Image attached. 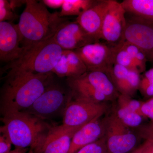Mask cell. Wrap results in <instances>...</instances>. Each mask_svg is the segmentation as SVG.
<instances>
[{
    "mask_svg": "<svg viewBox=\"0 0 153 153\" xmlns=\"http://www.w3.org/2000/svg\"><path fill=\"white\" fill-rule=\"evenodd\" d=\"M101 118L94 120L75 132L68 153H76L82 148L97 141L105 136L104 118Z\"/></svg>",
    "mask_w": 153,
    "mask_h": 153,
    "instance_id": "15",
    "label": "cell"
},
{
    "mask_svg": "<svg viewBox=\"0 0 153 153\" xmlns=\"http://www.w3.org/2000/svg\"><path fill=\"white\" fill-rule=\"evenodd\" d=\"M76 153H108L105 137L82 148Z\"/></svg>",
    "mask_w": 153,
    "mask_h": 153,
    "instance_id": "26",
    "label": "cell"
},
{
    "mask_svg": "<svg viewBox=\"0 0 153 153\" xmlns=\"http://www.w3.org/2000/svg\"><path fill=\"white\" fill-rule=\"evenodd\" d=\"M141 110L143 117L149 118L153 121V97L143 102Z\"/></svg>",
    "mask_w": 153,
    "mask_h": 153,
    "instance_id": "31",
    "label": "cell"
},
{
    "mask_svg": "<svg viewBox=\"0 0 153 153\" xmlns=\"http://www.w3.org/2000/svg\"><path fill=\"white\" fill-rule=\"evenodd\" d=\"M112 113L130 128H136L142 124L143 117L120 106L117 103L113 108Z\"/></svg>",
    "mask_w": 153,
    "mask_h": 153,
    "instance_id": "22",
    "label": "cell"
},
{
    "mask_svg": "<svg viewBox=\"0 0 153 153\" xmlns=\"http://www.w3.org/2000/svg\"><path fill=\"white\" fill-rule=\"evenodd\" d=\"M28 153H34V152H33V150L31 149H30V151L28 152Z\"/></svg>",
    "mask_w": 153,
    "mask_h": 153,
    "instance_id": "38",
    "label": "cell"
},
{
    "mask_svg": "<svg viewBox=\"0 0 153 153\" xmlns=\"http://www.w3.org/2000/svg\"><path fill=\"white\" fill-rule=\"evenodd\" d=\"M24 48L21 57L8 63L6 70L17 68L36 74L52 73L63 51L53 38Z\"/></svg>",
    "mask_w": 153,
    "mask_h": 153,
    "instance_id": "4",
    "label": "cell"
},
{
    "mask_svg": "<svg viewBox=\"0 0 153 153\" xmlns=\"http://www.w3.org/2000/svg\"><path fill=\"white\" fill-rule=\"evenodd\" d=\"M18 17V15L11 8L9 1L0 0V22H12Z\"/></svg>",
    "mask_w": 153,
    "mask_h": 153,
    "instance_id": "27",
    "label": "cell"
},
{
    "mask_svg": "<svg viewBox=\"0 0 153 153\" xmlns=\"http://www.w3.org/2000/svg\"><path fill=\"white\" fill-rule=\"evenodd\" d=\"M79 76L103 94L110 101L117 100L120 94L114 83L110 71H87Z\"/></svg>",
    "mask_w": 153,
    "mask_h": 153,
    "instance_id": "18",
    "label": "cell"
},
{
    "mask_svg": "<svg viewBox=\"0 0 153 153\" xmlns=\"http://www.w3.org/2000/svg\"><path fill=\"white\" fill-rule=\"evenodd\" d=\"M52 74H36L17 68L9 69L1 90L2 116L29 108L52 84Z\"/></svg>",
    "mask_w": 153,
    "mask_h": 153,
    "instance_id": "1",
    "label": "cell"
},
{
    "mask_svg": "<svg viewBox=\"0 0 153 153\" xmlns=\"http://www.w3.org/2000/svg\"><path fill=\"white\" fill-rule=\"evenodd\" d=\"M137 135L145 140L153 142V121L135 128Z\"/></svg>",
    "mask_w": 153,
    "mask_h": 153,
    "instance_id": "28",
    "label": "cell"
},
{
    "mask_svg": "<svg viewBox=\"0 0 153 153\" xmlns=\"http://www.w3.org/2000/svg\"><path fill=\"white\" fill-rule=\"evenodd\" d=\"M30 149L29 148L16 147L8 153H28Z\"/></svg>",
    "mask_w": 153,
    "mask_h": 153,
    "instance_id": "35",
    "label": "cell"
},
{
    "mask_svg": "<svg viewBox=\"0 0 153 153\" xmlns=\"http://www.w3.org/2000/svg\"><path fill=\"white\" fill-rule=\"evenodd\" d=\"M109 0L95 1L93 5L76 18V22L85 32L99 42Z\"/></svg>",
    "mask_w": 153,
    "mask_h": 153,
    "instance_id": "14",
    "label": "cell"
},
{
    "mask_svg": "<svg viewBox=\"0 0 153 153\" xmlns=\"http://www.w3.org/2000/svg\"><path fill=\"white\" fill-rule=\"evenodd\" d=\"M18 23L21 46L27 48L53 38L66 19L51 13L42 1L27 0Z\"/></svg>",
    "mask_w": 153,
    "mask_h": 153,
    "instance_id": "2",
    "label": "cell"
},
{
    "mask_svg": "<svg viewBox=\"0 0 153 153\" xmlns=\"http://www.w3.org/2000/svg\"><path fill=\"white\" fill-rule=\"evenodd\" d=\"M126 22L123 42L137 46L153 60V24L132 16Z\"/></svg>",
    "mask_w": 153,
    "mask_h": 153,
    "instance_id": "10",
    "label": "cell"
},
{
    "mask_svg": "<svg viewBox=\"0 0 153 153\" xmlns=\"http://www.w3.org/2000/svg\"><path fill=\"white\" fill-rule=\"evenodd\" d=\"M139 89L145 97H153V79L143 77L141 79Z\"/></svg>",
    "mask_w": 153,
    "mask_h": 153,
    "instance_id": "29",
    "label": "cell"
},
{
    "mask_svg": "<svg viewBox=\"0 0 153 153\" xmlns=\"http://www.w3.org/2000/svg\"><path fill=\"white\" fill-rule=\"evenodd\" d=\"M74 51L82 60L87 71H110L114 63L115 46L97 42L87 44Z\"/></svg>",
    "mask_w": 153,
    "mask_h": 153,
    "instance_id": "8",
    "label": "cell"
},
{
    "mask_svg": "<svg viewBox=\"0 0 153 153\" xmlns=\"http://www.w3.org/2000/svg\"><path fill=\"white\" fill-rule=\"evenodd\" d=\"M18 24L0 22V60L10 63L19 59L24 51L21 46Z\"/></svg>",
    "mask_w": 153,
    "mask_h": 153,
    "instance_id": "13",
    "label": "cell"
},
{
    "mask_svg": "<svg viewBox=\"0 0 153 153\" xmlns=\"http://www.w3.org/2000/svg\"><path fill=\"white\" fill-rule=\"evenodd\" d=\"M73 100L100 103L110 101L103 94L79 76L66 79Z\"/></svg>",
    "mask_w": 153,
    "mask_h": 153,
    "instance_id": "16",
    "label": "cell"
},
{
    "mask_svg": "<svg viewBox=\"0 0 153 153\" xmlns=\"http://www.w3.org/2000/svg\"><path fill=\"white\" fill-rule=\"evenodd\" d=\"M103 118L108 153H127L134 150L138 138L130 128L122 123L113 114Z\"/></svg>",
    "mask_w": 153,
    "mask_h": 153,
    "instance_id": "6",
    "label": "cell"
},
{
    "mask_svg": "<svg viewBox=\"0 0 153 153\" xmlns=\"http://www.w3.org/2000/svg\"><path fill=\"white\" fill-rule=\"evenodd\" d=\"M42 2L44 4L52 9H57L62 7L64 0H44Z\"/></svg>",
    "mask_w": 153,
    "mask_h": 153,
    "instance_id": "32",
    "label": "cell"
},
{
    "mask_svg": "<svg viewBox=\"0 0 153 153\" xmlns=\"http://www.w3.org/2000/svg\"><path fill=\"white\" fill-rule=\"evenodd\" d=\"M141 78L138 71L129 70L128 74L113 80L120 94L133 96L139 89Z\"/></svg>",
    "mask_w": 153,
    "mask_h": 153,
    "instance_id": "20",
    "label": "cell"
},
{
    "mask_svg": "<svg viewBox=\"0 0 153 153\" xmlns=\"http://www.w3.org/2000/svg\"><path fill=\"white\" fill-rule=\"evenodd\" d=\"M27 0L22 1V0H12L9 1L10 5L13 11H15V10L17 8L19 7L23 4H26Z\"/></svg>",
    "mask_w": 153,
    "mask_h": 153,
    "instance_id": "34",
    "label": "cell"
},
{
    "mask_svg": "<svg viewBox=\"0 0 153 153\" xmlns=\"http://www.w3.org/2000/svg\"><path fill=\"white\" fill-rule=\"evenodd\" d=\"M83 126H52L43 142L33 151L34 153H68L74 134Z\"/></svg>",
    "mask_w": 153,
    "mask_h": 153,
    "instance_id": "12",
    "label": "cell"
},
{
    "mask_svg": "<svg viewBox=\"0 0 153 153\" xmlns=\"http://www.w3.org/2000/svg\"><path fill=\"white\" fill-rule=\"evenodd\" d=\"M121 43L115 46L114 63L123 66L129 70L138 71L140 73L131 56L123 47Z\"/></svg>",
    "mask_w": 153,
    "mask_h": 153,
    "instance_id": "24",
    "label": "cell"
},
{
    "mask_svg": "<svg viewBox=\"0 0 153 153\" xmlns=\"http://www.w3.org/2000/svg\"><path fill=\"white\" fill-rule=\"evenodd\" d=\"M121 44L131 56L140 73L144 72L146 70V64L148 60L145 53L133 44L126 42H122Z\"/></svg>",
    "mask_w": 153,
    "mask_h": 153,
    "instance_id": "23",
    "label": "cell"
},
{
    "mask_svg": "<svg viewBox=\"0 0 153 153\" xmlns=\"http://www.w3.org/2000/svg\"><path fill=\"white\" fill-rule=\"evenodd\" d=\"M120 3L132 17L153 24V0H123Z\"/></svg>",
    "mask_w": 153,
    "mask_h": 153,
    "instance_id": "19",
    "label": "cell"
},
{
    "mask_svg": "<svg viewBox=\"0 0 153 153\" xmlns=\"http://www.w3.org/2000/svg\"><path fill=\"white\" fill-rule=\"evenodd\" d=\"M53 38L63 50L71 51H74L87 44L97 42L76 22L66 21L63 23Z\"/></svg>",
    "mask_w": 153,
    "mask_h": 153,
    "instance_id": "11",
    "label": "cell"
},
{
    "mask_svg": "<svg viewBox=\"0 0 153 153\" xmlns=\"http://www.w3.org/2000/svg\"><path fill=\"white\" fill-rule=\"evenodd\" d=\"M126 13L120 3L109 0L102 25V39L111 46H117L123 42L127 24Z\"/></svg>",
    "mask_w": 153,
    "mask_h": 153,
    "instance_id": "9",
    "label": "cell"
},
{
    "mask_svg": "<svg viewBox=\"0 0 153 153\" xmlns=\"http://www.w3.org/2000/svg\"><path fill=\"white\" fill-rule=\"evenodd\" d=\"M0 130L8 136L16 147L35 150L43 142L52 126L45 120L24 111L3 116Z\"/></svg>",
    "mask_w": 153,
    "mask_h": 153,
    "instance_id": "3",
    "label": "cell"
},
{
    "mask_svg": "<svg viewBox=\"0 0 153 153\" xmlns=\"http://www.w3.org/2000/svg\"><path fill=\"white\" fill-rule=\"evenodd\" d=\"M108 109L107 102L95 103L72 100L63 112V125L71 127L85 125L102 117Z\"/></svg>",
    "mask_w": 153,
    "mask_h": 153,
    "instance_id": "7",
    "label": "cell"
},
{
    "mask_svg": "<svg viewBox=\"0 0 153 153\" xmlns=\"http://www.w3.org/2000/svg\"><path fill=\"white\" fill-rule=\"evenodd\" d=\"M0 153H8L11 151L12 142L7 133L0 130Z\"/></svg>",
    "mask_w": 153,
    "mask_h": 153,
    "instance_id": "30",
    "label": "cell"
},
{
    "mask_svg": "<svg viewBox=\"0 0 153 153\" xmlns=\"http://www.w3.org/2000/svg\"><path fill=\"white\" fill-rule=\"evenodd\" d=\"M87 71V68L76 52L63 50L52 72L59 77L68 78L81 76Z\"/></svg>",
    "mask_w": 153,
    "mask_h": 153,
    "instance_id": "17",
    "label": "cell"
},
{
    "mask_svg": "<svg viewBox=\"0 0 153 153\" xmlns=\"http://www.w3.org/2000/svg\"><path fill=\"white\" fill-rule=\"evenodd\" d=\"M141 149L142 146L141 145V146H140L136 148L133 151H132L131 152L129 153H141Z\"/></svg>",
    "mask_w": 153,
    "mask_h": 153,
    "instance_id": "37",
    "label": "cell"
},
{
    "mask_svg": "<svg viewBox=\"0 0 153 153\" xmlns=\"http://www.w3.org/2000/svg\"><path fill=\"white\" fill-rule=\"evenodd\" d=\"M94 1L92 0H64L59 16L61 18L68 16H79L93 5Z\"/></svg>",
    "mask_w": 153,
    "mask_h": 153,
    "instance_id": "21",
    "label": "cell"
},
{
    "mask_svg": "<svg viewBox=\"0 0 153 153\" xmlns=\"http://www.w3.org/2000/svg\"><path fill=\"white\" fill-rule=\"evenodd\" d=\"M143 77L149 79H153V68L145 73Z\"/></svg>",
    "mask_w": 153,
    "mask_h": 153,
    "instance_id": "36",
    "label": "cell"
},
{
    "mask_svg": "<svg viewBox=\"0 0 153 153\" xmlns=\"http://www.w3.org/2000/svg\"><path fill=\"white\" fill-rule=\"evenodd\" d=\"M72 100L70 91L67 92L62 87L51 84L31 106L22 111L45 120L63 114Z\"/></svg>",
    "mask_w": 153,
    "mask_h": 153,
    "instance_id": "5",
    "label": "cell"
},
{
    "mask_svg": "<svg viewBox=\"0 0 153 153\" xmlns=\"http://www.w3.org/2000/svg\"><path fill=\"white\" fill-rule=\"evenodd\" d=\"M143 102L134 99L129 96L120 94L117 99V104L124 108L140 115L142 114L141 107Z\"/></svg>",
    "mask_w": 153,
    "mask_h": 153,
    "instance_id": "25",
    "label": "cell"
},
{
    "mask_svg": "<svg viewBox=\"0 0 153 153\" xmlns=\"http://www.w3.org/2000/svg\"><path fill=\"white\" fill-rule=\"evenodd\" d=\"M141 153H153V142L145 140L141 145Z\"/></svg>",
    "mask_w": 153,
    "mask_h": 153,
    "instance_id": "33",
    "label": "cell"
}]
</instances>
